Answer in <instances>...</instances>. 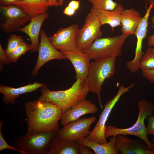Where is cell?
Returning <instances> with one entry per match:
<instances>
[{"label":"cell","instance_id":"obj_32","mask_svg":"<svg viewBox=\"0 0 154 154\" xmlns=\"http://www.w3.org/2000/svg\"><path fill=\"white\" fill-rule=\"evenodd\" d=\"M151 21L152 25L151 27L154 30V33L152 35L149 36L148 38L147 44L149 47H154V16L151 18Z\"/></svg>","mask_w":154,"mask_h":154},{"label":"cell","instance_id":"obj_31","mask_svg":"<svg viewBox=\"0 0 154 154\" xmlns=\"http://www.w3.org/2000/svg\"><path fill=\"white\" fill-rule=\"evenodd\" d=\"M141 70L143 76L150 82L154 83V69Z\"/></svg>","mask_w":154,"mask_h":154},{"label":"cell","instance_id":"obj_5","mask_svg":"<svg viewBox=\"0 0 154 154\" xmlns=\"http://www.w3.org/2000/svg\"><path fill=\"white\" fill-rule=\"evenodd\" d=\"M128 37L122 34L113 37H101L95 41L88 48L82 50L91 60L117 57L121 54L122 47Z\"/></svg>","mask_w":154,"mask_h":154},{"label":"cell","instance_id":"obj_18","mask_svg":"<svg viewBox=\"0 0 154 154\" xmlns=\"http://www.w3.org/2000/svg\"><path fill=\"white\" fill-rule=\"evenodd\" d=\"M98 110V108L95 104L84 99L70 110L64 113L61 119V123L64 126L71 121L79 119L84 115L94 114Z\"/></svg>","mask_w":154,"mask_h":154},{"label":"cell","instance_id":"obj_23","mask_svg":"<svg viewBox=\"0 0 154 154\" xmlns=\"http://www.w3.org/2000/svg\"><path fill=\"white\" fill-rule=\"evenodd\" d=\"M116 136H112L107 143H100L84 138L78 140V143L92 149L96 154H117L119 151L116 146Z\"/></svg>","mask_w":154,"mask_h":154},{"label":"cell","instance_id":"obj_7","mask_svg":"<svg viewBox=\"0 0 154 154\" xmlns=\"http://www.w3.org/2000/svg\"><path fill=\"white\" fill-rule=\"evenodd\" d=\"M134 85V84H132L128 86H121L119 87L116 95L104 106V108L100 114L99 119L94 128L86 137L87 139L100 143L108 142L105 137V131L106 124L109 116L121 97L128 92Z\"/></svg>","mask_w":154,"mask_h":154},{"label":"cell","instance_id":"obj_11","mask_svg":"<svg viewBox=\"0 0 154 154\" xmlns=\"http://www.w3.org/2000/svg\"><path fill=\"white\" fill-rule=\"evenodd\" d=\"M96 120L95 117L92 116L71 121L64 126L58 134L65 140L77 142L89 135L91 125Z\"/></svg>","mask_w":154,"mask_h":154},{"label":"cell","instance_id":"obj_34","mask_svg":"<svg viewBox=\"0 0 154 154\" xmlns=\"http://www.w3.org/2000/svg\"><path fill=\"white\" fill-rule=\"evenodd\" d=\"M89 148L86 146L80 144L79 146V151L80 154H95L94 152L90 150Z\"/></svg>","mask_w":154,"mask_h":154},{"label":"cell","instance_id":"obj_38","mask_svg":"<svg viewBox=\"0 0 154 154\" xmlns=\"http://www.w3.org/2000/svg\"><path fill=\"white\" fill-rule=\"evenodd\" d=\"M64 0H58V2L60 6H62L64 4Z\"/></svg>","mask_w":154,"mask_h":154},{"label":"cell","instance_id":"obj_2","mask_svg":"<svg viewBox=\"0 0 154 154\" xmlns=\"http://www.w3.org/2000/svg\"><path fill=\"white\" fill-rule=\"evenodd\" d=\"M41 91L42 94L38 99L55 104L64 113L85 99L90 91L85 80L79 79L71 87L64 90L52 91L46 85L41 88Z\"/></svg>","mask_w":154,"mask_h":154},{"label":"cell","instance_id":"obj_13","mask_svg":"<svg viewBox=\"0 0 154 154\" xmlns=\"http://www.w3.org/2000/svg\"><path fill=\"white\" fill-rule=\"evenodd\" d=\"M79 29L77 24L60 28L53 36L48 37L49 40L58 50H72L76 48V40Z\"/></svg>","mask_w":154,"mask_h":154},{"label":"cell","instance_id":"obj_1","mask_svg":"<svg viewBox=\"0 0 154 154\" xmlns=\"http://www.w3.org/2000/svg\"><path fill=\"white\" fill-rule=\"evenodd\" d=\"M28 124L26 136L37 133L58 131V121L64 112L55 104L38 99L24 105Z\"/></svg>","mask_w":154,"mask_h":154},{"label":"cell","instance_id":"obj_26","mask_svg":"<svg viewBox=\"0 0 154 154\" xmlns=\"http://www.w3.org/2000/svg\"><path fill=\"white\" fill-rule=\"evenodd\" d=\"M91 4L92 8L106 10H112L117 5L112 0H88Z\"/></svg>","mask_w":154,"mask_h":154},{"label":"cell","instance_id":"obj_28","mask_svg":"<svg viewBox=\"0 0 154 154\" xmlns=\"http://www.w3.org/2000/svg\"><path fill=\"white\" fill-rule=\"evenodd\" d=\"M3 125L2 121L0 122V151L5 149H10L19 152L21 154H26L24 151L17 149L14 146H11L9 145L5 139L1 131V127Z\"/></svg>","mask_w":154,"mask_h":154},{"label":"cell","instance_id":"obj_30","mask_svg":"<svg viewBox=\"0 0 154 154\" xmlns=\"http://www.w3.org/2000/svg\"><path fill=\"white\" fill-rule=\"evenodd\" d=\"M146 119L148 122L146 127L147 135L152 134L154 136V116H149Z\"/></svg>","mask_w":154,"mask_h":154},{"label":"cell","instance_id":"obj_6","mask_svg":"<svg viewBox=\"0 0 154 154\" xmlns=\"http://www.w3.org/2000/svg\"><path fill=\"white\" fill-rule=\"evenodd\" d=\"M58 131L39 132L29 136L21 135L16 139L13 145L26 154H48L51 140Z\"/></svg>","mask_w":154,"mask_h":154},{"label":"cell","instance_id":"obj_22","mask_svg":"<svg viewBox=\"0 0 154 154\" xmlns=\"http://www.w3.org/2000/svg\"><path fill=\"white\" fill-rule=\"evenodd\" d=\"M31 17L47 12L51 7L47 0H20L15 5Z\"/></svg>","mask_w":154,"mask_h":154},{"label":"cell","instance_id":"obj_8","mask_svg":"<svg viewBox=\"0 0 154 154\" xmlns=\"http://www.w3.org/2000/svg\"><path fill=\"white\" fill-rule=\"evenodd\" d=\"M101 26L97 17L90 12L86 17L83 26L78 31L76 47L82 50L86 49L96 40L101 37Z\"/></svg>","mask_w":154,"mask_h":154},{"label":"cell","instance_id":"obj_33","mask_svg":"<svg viewBox=\"0 0 154 154\" xmlns=\"http://www.w3.org/2000/svg\"><path fill=\"white\" fill-rule=\"evenodd\" d=\"M20 0H0V6L6 7L14 5Z\"/></svg>","mask_w":154,"mask_h":154},{"label":"cell","instance_id":"obj_4","mask_svg":"<svg viewBox=\"0 0 154 154\" xmlns=\"http://www.w3.org/2000/svg\"><path fill=\"white\" fill-rule=\"evenodd\" d=\"M116 58H104L91 62L88 73L85 80L89 91L97 95L102 110L103 108L101 97L102 86L106 79L110 78L114 74Z\"/></svg>","mask_w":154,"mask_h":154},{"label":"cell","instance_id":"obj_10","mask_svg":"<svg viewBox=\"0 0 154 154\" xmlns=\"http://www.w3.org/2000/svg\"><path fill=\"white\" fill-rule=\"evenodd\" d=\"M149 5L135 33L137 39L135 55L133 59L126 63L127 68L131 73H135L139 69V65L144 53L142 50V42L146 37L149 24L148 21L151 11L154 7V0H149Z\"/></svg>","mask_w":154,"mask_h":154},{"label":"cell","instance_id":"obj_27","mask_svg":"<svg viewBox=\"0 0 154 154\" xmlns=\"http://www.w3.org/2000/svg\"><path fill=\"white\" fill-rule=\"evenodd\" d=\"M7 42V47L5 50L7 54L8 55L24 41L20 36L12 34L8 38Z\"/></svg>","mask_w":154,"mask_h":154},{"label":"cell","instance_id":"obj_29","mask_svg":"<svg viewBox=\"0 0 154 154\" xmlns=\"http://www.w3.org/2000/svg\"><path fill=\"white\" fill-rule=\"evenodd\" d=\"M0 62L1 70H2L3 68L2 67L3 64H8L10 62L5 50L3 49L1 44H0Z\"/></svg>","mask_w":154,"mask_h":154},{"label":"cell","instance_id":"obj_36","mask_svg":"<svg viewBox=\"0 0 154 154\" xmlns=\"http://www.w3.org/2000/svg\"><path fill=\"white\" fill-rule=\"evenodd\" d=\"M76 11L74 9L67 6L64 8L63 13L66 15L71 16L74 14Z\"/></svg>","mask_w":154,"mask_h":154},{"label":"cell","instance_id":"obj_35","mask_svg":"<svg viewBox=\"0 0 154 154\" xmlns=\"http://www.w3.org/2000/svg\"><path fill=\"white\" fill-rule=\"evenodd\" d=\"M80 4L79 0H72L69 3L68 6L76 11L79 8Z\"/></svg>","mask_w":154,"mask_h":154},{"label":"cell","instance_id":"obj_21","mask_svg":"<svg viewBox=\"0 0 154 154\" xmlns=\"http://www.w3.org/2000/svg\"><path fill=\"white\" fill-rule=\"evenodd\" d=\"M80 145L77 142L62 138L58 132L51 140L48 154H80Z\"/></svg>","mask_w":154,"mask_h":154},{"label":"cell","instance_id":"obj_16","mask_svg":"<svg viewBox=\"0 0 154 154\" xmlns=\"http://www.w3.org/2000/svg\"><path fill=\"white\" fill-rule=\"evenodd\" d=\"M116 146L121 154H154L141 140L133 139L124 135L116 136Z\"/></svg>","mask_w":154,"mask_h":154},{"label":"cell","instance_id":"obj_20","mask_svg":"<svg viewBox=\"0 0 154 154\" xmlns=\"http://www.w3.org/2000/svg\"><path fill=\"white\" fill-rule=\"evenodd\" d=\"M142 18L140 13L134 9H124L121 17V31L122 34L127 36L135 35Z\"/></svg>","mask_w":154,"mask_h":154},{"label":"cell","instance_id":"obj_15","mask_svg":"<svg viewBox=\"0 0 154 154\" xmlns=\"http://www.w3.org/2000/svg\"><path fill=\"white\" fill-rule=\"evenodd\" d=\"M49 16L48 13L46 12L31 17L28 25L18 30V31L25 33L30 38L31 42L30 51L31 52L38 51L40 29L43 22L49 18Z\"/></svg>","mask_w":154,"mask_h":154},{"label":"cell","instance_id":"obj_37","mask_svg":"<svg viewBox=\"0 0 154 154\" xmlns=\"http://www.w3.org/2000/svg\"><path fill=\"white\" fill-rule=\"evenodd\" d=\"M50 3L51 7L54 6L55 7H58L59 5V3L58 0H47Z\"/></svg>","mask_w":154,"mask_h":154},{"label":"cell","instance_id":"obj_19","mask_svg":"<svg viewBox=\"0 0 154 154\" xmlns=\"http://www.w3.org/2000/svg\"><path fill=\"white\" fill-rule=\"evenodd\" d=\"M124 8L120 4H117L112 10L96 9L92 8L90 12L95 15L98 18L102 25L108 24L113 28L121 25V17Z\"/></svg>","mask_w":154,"mask_h":154},{"label":"cell","instance_id":"obj_39","mask_svg":"<svg viewBox=\"0 0 154 154\" xmlns=\"http://www.w3.org/2000/svg\"><path fill=\"white\" fill-rule=\"evenodd\" d=\"M152 141L153 143V151L154 152V136H153L152 139Z\"/></svg>","mask_w":154,"mask_h":154},{"label":"cell","instance_id":"obj_9","mask_svg":"<svg viewBox=\"0 0 154 154\" xmlns=\"http://www.w3.org/2000/svg\"><path fill=\"white\" fill-rule=\"evenodd\" d=\"M0 10L4 17V20L1 24L0 28L5 33L18 31L30 21L31 19L21 8L15 5L0 6Z\"/></svg>","mask_w":154,"mask_h":154},{"label":"cell","instance_id":"obj_12","mask_svg":"<svg viewBox=\"0 0 154 154\" xmlns=\"http://www.w3.org/2000/svg\"><path fill=\"white\" fill-rule=\"evenodd\" d=\"M40 41L38 47V56L36 64L31 72V75L35 76L40 68L48 62L53 60H62L67 59L60 51L56 49L49 40L44 31L42 30L40 33Z\"/></svg>","mask_w":154,"mask_h":154},{"label":"cell","instance_id":"obj_25","mask_svg":"<svg viewBox=\"0 0 154 154\" xmlns=\"http://www.w3.org/2000/svg\"><path fill=\"white\" fill-rule=\"evenodd\" d=\"M31 49V44L24 42L7 55L9 62H16L21 56L24 54L27 51L30 50Z\"/></svg>","mask_w":154,"mask_h":154},{"label":"cell","instance_id":"obj_17","mask_svg":"<svg viewBox=\"0 0 154 154\" xmlns=\"http://www.w3.org/2000/svg\"><path fill=\"white\" fill-rule=\"evenodd\" d=\"M46 85L44 83L35 82L25 86L14 88L1 84L0 92L3 95L2 101L6 105L14 104L16 99L21 95L35 91Z\"/></svg>","mask_w":154,"mask_h":154},{"label":"cell","instance_id":"obj_24","mask_svg":"<svg viewBox=\"0 0 154 154\" xmlns=\"http://www.w3.org/2000/svg\"><path fill=\"white\" fill-rule=\"evenodd\" d=\"M141 70L154 69V47H149L141 57L139 65Z\"/></svg>","mask_w":154,"mask_h":154},{"label":"cell","instance_id":"obj_3","mask_svg":"<svg viewBox=\"0 0 154 154\" xmlns=\"http://www.w3.org/2000/svg\"><path fill=\"white\" fill-rule=\"evenodd\" d=\"M137 106L139 109L138 117L133 125L125 128H120L112 125L106 126L105 137L106 139L110 136H116L119 134L135 136L144 142L148 150H152L153 145L147 138V128L144 124V121L147 117L153 115L154 106L151 102L145 98L140 100Z\"/></svg>","mask_w":154,"mask_h":154},{"label":"cell","instance_id":"obj_14","mask_svg":"<svg viewBox=\"0 0 154 154\" xmlns=\"http://www.w3.org/2000/svg\"><path fill=\"white\" fill-rule=\"evenodd\" d=\"M71 62L76 72V78L85 80L91 60L81 50L77 48L70 51H60Z\"/></svg>","mask_w":154,"mask_h":154}]
</instances>
